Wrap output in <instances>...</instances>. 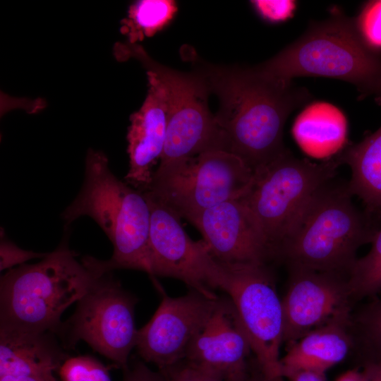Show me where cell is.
Masks as SVG:
<instances>
[{
	"label": "cell",
	"instance_id": "6da1fadb",
	"mask_svg": "<svg viewBox=\"0 0 381 381\" xmlns=\"http://www.w3.org/2000/svg\"><path fill=\"white\" fill-rule=\"evenodd\" d=\"M197 72L218 97L214 118L228 152L241 158L254 173L287 150L284 127L290 114L309 100L306 88L269 77L256 67L202 64Z\"/></svg>",
	"mask_w": 381,
	"mask_h": 381
},
{
	"label": "cell",
	"instance_id": "7a4b0ae2",
	"mask_svg": "<svg viewBox=\"0 0 381 381\" xmlns=\"http://www.w3.org/2000/svg\"><path fill=\"white\" fill-rule=\"evenodd\" d=\"M82 216L92 218L114 247L109 260L85 256L81 260L99 274L130 269L151 274L149 234L151 211L144 193L119 179L110 170L107 155L89 149L80 193L61 214L68 225Z\"/></svg>",
	"mask_w": 381,
	"mask_h": 381
},
{
	"label": "cell",
	"instance_id": "3957f363",
	"mask_svg": "<svg viewBox=\"0 0 381 381\" xmlns=\"http://www.w3.org/2000/svg\"><path fill=\"white\" fill-rule=\"evenodd\" d=\"M76 256L65 239L37 263L21 265L2 275L0 330L56 335L63 313L99 275Z\"/></svg>",
	"mask_w": 381,
	"mask_h": 381
},
{
	"label": "cell",
	"instance_id": "277c9868",
	"mask_svg": "<svg viewBox=\"0 0 381 381\" xmlns=\"http://www.w3.org/2000/svg\"><path fill=\"white\" fill-rule=\"evenodd\" d=\"M256 68L285 81L301 76L344 80L381 104V56L361 39L353 18L338 11L311 24L297 40Z\"/></svg>",
	"mask_w": 381,
	"mask_h": 381
},
{
	"label": "cell",
	"instance_id": "5b68a950",
	"mask_svg": "<svg viewBox=\"0 0 381 381\" xmlns=\"http://www.w3.org/2000/svg\"><path fill=\"white\" fill-rule=\"evenodd\" d=\"M325 186L282 243L279 259L289 268L348 274L357 251L379 228L353 204L347 186Z\"/></svg>",
	"mask_w": 381,
	"mask_h": 381
},
{
	"label": "cell",
	"instance_id": "8992f818",
	"mask_svg": "<svg viewBox=\"0 0 381 381\" xmlns=\"http://www.w3.org/2000/svg\"><path fill=\"white\" fill-rule=\"evenodd\" d=\"M339 165L335 157L316 163L286 150L254 171L250 188L239 199L258 222L279 259L282 243Z\"/></svg>",
	"mask_w": 381,
	"mask_h": 381
},
{
	"label": "cell",
	"instance_id": "52a82bcc",
	"mask_svg": "<svg viewBox=\"0 0 381 381\" xmlns=\"http://www.w3.org/2000/svg\"><path fill=\"white\" fill-rule=\"evenodd\" d=\"M118 59L133 58L155 73L164 85L169 100V119L162 167L210 150L228 152L227 142L214 115L208 108L210 93L204 78L196 71L173 70L151 58L138 44H116Z\"/></svg>",
	"mask_w": 381,
	"mask_h": 381
},
{
	"label": "cell",
	"instance_id": "ba28073f",
	"mask_svg": "<svg viewBox=\"0 0 381 381\" xmlns=\"http://www.w3.org/2000/svg\"><path fill=\"white\" fill-rule=\"evenodd\" d=\"M253 176L238 156L210 150L159 166L145 193L190 222L208 208L240 198L250 188Z\"/></svg>",
	"mask_w": 381,
	"mask_h": 381
},
{
	"label": "cell",
	"instance_id": "9c48e42d",
	"mask_svg": "<svg viewBox=\"0 0 381 381\" xmlns=\"http://www.w3.org/2000/svg\"><path fill=\"white\" fill-rule=\"evenodd\" d=\"M210 286L226 293L248 337L253 354L270 381H283L282 301L267 265H225L217 261Z\"/></svg>",
	"mask_w": 381,
	"mask_h": 381
},
{
	"label": "cell",
	"instance_id": "30bf717a",
	"mask_svg": "<svg viewBox=\"0 0 381 381\" xmlns=\"http://www.w3.org/2000/svg\"><path fill=\"white\" fill-rule=\"evenodd\" d=\"M137 301L111 272L99 274L71 316L62 322L56 336L66 350L74 349L82 340L125 370L137 343Z\"/></svg>",
	"mask_w": 381,
	"mask_h": 381
},
{
	"label": "cell",
	"instance_id": "8fae6325",
	"mask_svg": "<svg viewBox=\"0 0 381 381\" xmlns=\"http://www.w3.org/2000/svg\"><path fill=\"white\" fill-rule=\"evenodd\" d=\"M289 272L288 289L282 299L286 348L325 325L352 322L355 301L348 277L301 268H289Z\"/></svg>",
	"mask_w": 381,
	"mask_h": 381
},
{
	"label": "cell",
	"instance_id": "7c38bea8",
	"mask_svg": "<svg viewBox=\"0 0 381 381\" xmlns=\"http://www.w3.org/2000/svg\"><path fill=\"white\" fill-rule=\"evenodd\" d=\"M161 302L150 321L138 329L135 348L158 370L185 359L188 349L212 314L219 297L211 298L193 289L180 297L168 296L155 278Z\"/></svg>",
	"mask_w": 381,
	"mask_h": 381
},
{
	"label": "cell",
	"instance_id": "4fadbf2b",
	"mask_svg": "<svg viewBox=\"0 0 381 381\" xmlns=\"http://www.w3.org/2000/svg\"><path fill=\"white\" fill-rule=\"evenodd\" d=\"M151 218L149 234L150 277L179 279L190 289L211 298L218 296L210 286L217 261L203 240H192L182 227L180 217L169 207L144 192Z\"/></svg>",
	"mask_w": 381,
	"mask_h": 381
},
{
	"label": "cell",
	"instance_id": "5bb4252c",
	"mask_svg": "<svg viewBox=\"0 0 381 381\" xmlns=\"http://www.w3.org/2000/svg\"><path fill=\"white\" fill-rule=\"evenodd\" d=\"M190 222L201 233L212 257L225 265H268L278 253L239 198L208 208Z\"/></svg>",
	"mask_w": 381,
	"mask_h": 381
},
{
	"label": "cell",
	"instance_id": "9a60e30c",
	"mask_svg": "<svg viewBox=\"0 0 381 381\" xmlns=\"http://www.w3.org/2000/svg\"><path fill=\"white\" fill-rule=\"evenodd\" d=\"M251 354L248 337L233 303L229 297L219 298L207 322L190 344L185 360L217 373L224 381H233L246 375Z\"/></svg>",
	"mask_w": 381,
	"mask_h": 381
},
{
	"label": "cell",
	"instance_id": "2e32d148",
	"mask_svg": "<svg viewBox=\"0 0 381 381\" xmlns=\"http://www.w3.org/2000/svg\"><path fill=\"white\" fill-rule=\"evenodd\" d=\"M148 91L141 107L130 116L127 152L129 169L126 183L145 192L153 176V167L162 155L169 119V100L164 85L147 71Z\"/></svg>",
	"mask_w": 381,
	"mask_h": 381
},
{
	"label": "cell",
	"instance_id": "e0dca14e",
	"mask_svg": "<svg viewBox=\"0 0 381 381\" xmlns=\"http://www.w3.org/2000/svg\"><path fill=\"white\" fill-rule=\"evenodd\" d=\"M57 336L0 330V376L56 381L54 372L69 357Z\"/></svg>",
	"mask_w": 381,
	"mask_h": 381
},
{
	"label": "cell",
	"instance_id": "ac0fdd59",
	"mask_svg": "<svg viewBox=\"0 0 381 381\" xmlns=\"http://www.w3.org/2000/svg\"><path fill=\"white\" fill-rule=\"evenodd\" d=\"M352 322H337L315 329L286 347L279 362L282 378L298 371L322 375L341 362L353 346Z\"/></svg>",
	"mask_w": 381,
	"mask_h": 381
},
{
	"label": "cell",
	"instance_id": "d6986e66",
	"mask_svg": "<svg viewBox=\"0 0 381 381\" xmlns=\"http://www.w3.org/2000/svg\"><path fill=\"white\" fill-rule=\"evenodd\" d=\"M293 134L299 146L310 155L327 157L337 154L345 147L346 117L333 104L314 102L297 116Z\"/></svg>",
	"mask_w": 381,
	"mask_h": 381
},
{
	"label": "cell",
	"instance_id": "ffe728a7",
	"mask_svg": "<svg viewBox=\"0 0 381 381\" xmlns=\"http://www.w3.org/2000/svg\"><path fill=\"white\" fill-rule=\"evenodd\" d=\"M339 164L351 171L347 185L350 193L360 198L368 211L381 210V126L359 143L346 145L335 156Z\"/></svg>",
	"mask_w": 381,
	"mask_h": 381
},
{
	"label": "cell",
	"instance_id": "44dd1931",
	"mask_svg": "<svg viewBox=\"0 0 381 381\" xmlns=\"http://www.w3.org/2000/svg\"><path fill=\"white\" fill-rule=\"evenodd\" d=\"M176 11V3L172 0L137 1L121 21L120 31L126 36L128 43L138 44L163 30Z\"/></svg>",
	"mask_w": 381,
	"mask_h": 381
},
{
	"label": "cell",
	"instance_id": "7402d4cb",
	"mask_svg": "<svg viewBox=\"0 0 381 381\" xmlns=\"http://www.w3.org/2000/svg\"><path fill=\"white\" fill-rule=\"evenodd\" d=\"M370 243L368 253L357 258L348 274L354 301L374 298L381 292V227Z\"/></svg>",
	"mask_w": 381,
	"mask_h": 381
},
{
	"label": "cell",
	"instance_id": "603a6c76",
	"mask_svg": "<svg viewBox=\"0 0 381 381\" xmlns=\"http://www.w3.org/2000/svg\"><path fill=\"white\" fill-rule=\"evenodd\" d=\"M353 329L363 348V357L381 356V297L370 299L356 315Z\"/></svg>",
	"mask_w": 381,
	"mask_h": 381
},
{
	"label": "cell",
	"instance_id": "cb8c5ba5",
	"mask_svg": "<svg viewBox=\"0 0 381 381\" xmlns=\"http://www.w3.org/2000/svg\"><path fill=\"white\" fill-rule=\"evenodd\" d=\"M58 372L62 381H112L109 368L90 356L68 357Z\"/></svg>",
	"mask_w": 381,
	"mask_h": 381
},
{
	"label": "cell",
	"instance_id": "d4e9b609",
	"mask_svg": "<svg viewBox=\"0 0 381 381\" xmlns=\"http://www.w3.org/2000/svg\"><path fill=\"white\" fill-rule=\"evenodd\" d=\"M353 20L363 42L379 54L381 52V0L367 2Z\"/></svg>",
	"mask_w": 381,
	"mask_h": 381
},
{
	"label": "cell",
	"instance_id": "484cf974",
	"mask_svg": "<svg viewBox=\"0 0 381 381\" xmlns=\"http://www.w3.org/2000/svg\"><path fill=\"white\" fill-rule=\"evenodd\" d=\"M164 381H224L218 375L202 371L185 359L165 369L158 370Z\"/></svg>",
	"mask_w": 381,
	"mask_h": 381
},
{
	"label": "cell",
	"instance_id": "4316f807",
	"mask_svg": "<svg viewBox=\"0 0 381 381\" xmlns=\"http://www.w3.org/2000/svg\"><path fill=\"white\" fill-rule=\"evenodd\" d=\"M47 253H36L19 248L6 238L1 231L0 242V270L12 269L15 265H23L26 261L34 258H44Z\"/></svg>",
	"mask_w": 381,
	"mask_h": 381
},
{
	"label": "cell",
	"instance_id": "83f0119b",
	"mask_svg": "<svg viewBox=\"0 0 381 381\" xmlns=\"http://www.w3.org/2000/svg\"><path fill=\"white\" fill-rule=\"evenodd\" d=\"M252 4L263 19L273 23L288 19L295 8V3L292 1L258 0L253 1Z\"/></svg>",
	"mask_w": 381,
	"mask_h": 381
},
{
	"label": "cell",
	"instance_id": "f1b7e54d",
	"mask_svg": "<svg viewBox=\"0 0 381 381\" xmlns=\"http://www.w3.org/2000/svg\"><path fill=\"white\" fill-rule=\"evenodd\" d=\"M123 381H164L159 371L150 369L141 361H136L132 366L123 370Z\"/></svg>",
	"mask_w": 381,
	"mask_h": 381
},
{
	"label": "cell",
	"instance_id": "f546056e",
	"mask_svg": "<svg viewBox=\"0 0 381 381\" xmlns=\"http://www.w3.org/2000/svg\"><path fill=\"white\" fill-rule=\"evenodd\" d=\"M361 368L367 381H381V356L363 357Z\"/></svg>",
	"mask_w": 381,
	"mask_h": 381
},
{
	"label": "cell",
	"instance_id": "4dcf8cb0",
	"mask_svg": "<svg viewBox=\"0 0 381 381\" xmlns=\"http://www.w3.org/2000/svg\"><path fill=\"white\" fill-rule=\"evenodd\" d=\"M233 381H270L262 373L257 361L253 356L249 364L246 375L241 379Z\"/></svg>",
	"mask_w": 381,
	"mask_h": 381
},
{
	"label": "cell",
	"instance_id": "1f68e13d",
	"mask_svg": "<svg viewBox=\"0 0 381 381\" xmlns=\"http://www.w3.org/2000/svg\"><path fill=\"white\" fill-rule=\"evenodd\" d=\"M289 381H325V375L311 371H298L286 377Z\"/></svg>",
	"mask_w": 381,
	"mask_h": 381
},
{
	"label": "cell",
	"instance_id": "d6a6232c",
	"mask_svg": "<svg viewBox=\"0 0 381 381\" xmlns=\"http://www.w3.org/2000/svg\"><path fill=\"white\" fill-rule=\"evenodd\" d=\"M337 381H367L361 368H353L343 373Z\"/></svg>",
	"mask_w": 381,
	"mask_h": 381
},
{
	"label": "cell",
	"instance_id": "836d02e7",
	"mask_svg": "<svg viewBox=\"0 0 381 381\" xmlns=\"http://www.w3.org/2000/svg\"><path fill=\"white\" fill-rule=\"evenodd\" d=\"M0 381H51L36 377L0 376Z\"/></svg>",
	"mask_w": 381,
	"mask_h": 381
}]
</instances>
